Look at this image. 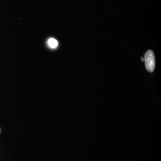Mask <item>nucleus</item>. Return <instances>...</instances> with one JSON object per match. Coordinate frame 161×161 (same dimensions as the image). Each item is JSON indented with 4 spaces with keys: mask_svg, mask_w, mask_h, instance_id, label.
Masks as SVG:
<instances>
[{
    "mask_svg": "<svg viewBox=\"0 0 161 161\" xmlns=\"http://www.w3.org/2000/svg\"><path fill=\"white\" fill-rule=\"evenodd\" d=\"M0 132H1V129H0Z\"/></svg>",
    "mask_w": 161,
    "mask_h": 161,
    "instance_id": "20e7f679",
    "label": "nucleus"
},
{
    "mask_svg": "<svg viewBox=\"0 0 161 161\" xmlns=\"http://www.w3.org/2000/svg\"><path fill=\"white\" fill-rule=\"evenodd\" d=\"M141 60H142V61H144V58L142 57V58H141Z\"/></svg>",
    "mask_w": 161,
    "mask_h": 161,
    "instance_id": "7ed1b4c3",
    "label": "nucleus"
},
{
    "mask_svg": "<svg viewBox=\"0 0 161 161\" xmlns=\"http://www.w3.org/2000/svg\"><path fill=\"white\" fill-rule=\"evenodd\" d=\"M47 44L51 48H55L58 46V42L56 39L50 38L47 41Z\"/></svg>",
    "mask_w": 161,
    "mask_h": 161,
    "instance_id": "f03ea898",
    "label": "nucleus"
},
{
    "mask_svg": "<svg viewBox=\"0 0 161 161\" xmlns=\"http://www.w3.org/2000/svg\"><path fill=\"white\" fill-rule=\"evenodd\" d=\"M144 61L147 70L151 73L153 72L155 68V56L154 53L151 50H148L145 53Z\"/></svg>",
    "mask_w": 161,
    "mask_h": 161,
    "instance_id": "f257e3e1",
    "label": "nucleus"
}]
</instances>
